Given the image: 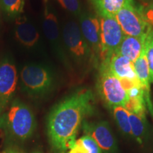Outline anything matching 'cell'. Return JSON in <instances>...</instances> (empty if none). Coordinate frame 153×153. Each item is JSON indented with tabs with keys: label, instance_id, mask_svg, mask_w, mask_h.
<instances>
[{
	"label": "cell",
	"instance_id": "7c38bea8",
	"mask_svg": "<svg viewBox=\"0 0 153 153\" xmlns=\"http://www.w3.org/2000/svg\"><path fill=\"white\" fill-rule=\"evenodd\" d=\"M82 129L85 135L91 137L97 143L101 153H116V140L106 121L89 122L85 120Z\"/></svg>",
	"mask_w": 153,
	"mask_h": 153
},
{
	"label": "cell",
	"instance_id": "4316f807",
	"mask_svg": "<svg viewBox=\"0 0 153 153\" xmlns=\"http://www.w3.org/2000/svg\"><path fill=\"white\" fill-rule=\"evenodd\" d=\"M142 1H145V2H148V1H151V0H142Z\"/></svg>",
	"mask_w": 153,
	"mask_h": 153
},
{
	"label": "cell",
	"instance_id": "6da1fadb",
	"mask_svg": "<svg viewBox=\"0 0 153 153\" xmlns=\"http://www.w3.org/2000/svg\"><path fill=\"white\" fill-rule=\"evenodd\" d=\"M94 111V95L82 88L57 104L46 120V133L51 153H67L76 141L84 121Z\"/></svg>",
	"mask_w": 153,
	"mask_h": 153
},
{
	"label": "cell",
	"instance_id": "52a82bcc",
	"mask_svg": "<svg viewBox=\"0 0 153 153\" xmlns=\"http://www.w3.org/2000/svg\"><path fill=\"white\" fill-rule=\"evenodd\" d=\"M99 19L101 27L100 62H108L116 53L125 34L115 16H99Z\"/></svg>",
	"mask_w": 153,
	"mask_h": 153
},
{
	"label": "cell",
	"instance_id": "8992f818",
	"mask_svg": "<svg viewBox=\"0 0 153 153\" xmlns=\"http://www.w3.org/2000/svg\"><path fill=\"white\" fill-rule=\"evenodd\" d=\"M41 22L43 34L52 52L67 70L72 71L71 62L66 53L58 19L49 6L45 5Z\"/></svg>",
	"mask_w": 153,
	"mask_h": 153
},
{
	"label": "cell",
	"instance_id": "ba28073f",
	"mask_svg": "<svg viewBox=\"0 0 153 153\" xmlns=\"http://www.w3.org/2000/svg\"><path fill=\"white\" fill-rule=\"evenodd\" d=\"M14 38L17 43L28 52L42 53L44 51L43 38L34 23L25 16L15 19Z\"/></svg>",
	"mask_w": 153,
	"mask_h": 153
},
{
	"label": "cell",
	"instance_id": "3957f363",
	"mask_svg": "<svg viewBox=\"0 0 153 153\" xmlns=\"http://www.w3.org/2000/svg\"><path fill=\"white\" fill-rule=\"evenodd\" d=\"M56 74L44 62H27L19 74L22 90L32 98H41L52 91L56 85Z\"/></svg>",
	"mask_w": 153,
	"mask_h": 153
},
{
	"label": "cell",
	"instance_id": "5bb4252c",
	"mask_svg": "<svg viewBox=\"0 0 153 153\" xmlns=\"http://www.w3.org/2000/svg\"><path fill=\"white\" fill-rule=\"evenodd\" d=\"M146 36L142 37H133L125 35L116 53L125 57L131 62H134L140 56L141 53L145 49Z\"/></svg>",
	"mask_w": 153,
	"mask_h": 153
},
{
	"label": "cell",
	"instance_id": "484cf974",
	"mask_svg": "<svg viewBox=\"0 0 153 153\" xmlns=\"http://www.w3.org/2000/svg\"><path fill=\"white\" fill-rule=\"evenodd\" d=\"M31 153H43V152H42L41 151L39 150H33Z\"/></svg>",
	"mask_w": 153,
	"mask_h": 153
},
{
	"label": "cell",
	"instance_id": "7402d4cb",
	"mask_svg": "<svg viewBox=\"0 0 153 153\" xmlns=\"http://www.w3.org/2000/svg\"><path fill=\"white\" fill-rule=\"evenodd\" d=\"M57 1L65 10L76 18L79 16L83 11L79 0H57Z\"/></svg>",
	"mask_w": 153,
	"mask_h": 153
},
{
	"label": "cell",
	"instance_id": "9a60e30c",
	"mask_svg": "<svg viewBox=\"0 0 153 153\" xmlns=\"http://www.w3.org/2000/svg\"><path fill=\"white\" fill-rule=\"evenodd\" d=\"M98 16H115L125 6L135 3V0H89Z\"/></svg>",
	"mask_w": 153,
	"mask_h": 153
},
{
	"label": "cell",
	"instance_id": "d4e9b609",
	"mask_svg": "<svg viewBox=\"0 0 153 153\" xmlns=\"http://www.w3.org/2000/svg\"><path fill=\"white\" fill-rule=\"evenodd\" d=\"M3 153H24L16 145H8L4 150Z\"/></svg>",
	"mask_w": 153,
	"mask_h": 153
},
{
	"label": "cell",
	"instance_id": "ac0fdd59",
	"mask_svg": "<svg viewBox=\"0 0 153 153\" xmlns=\"http://www.w3.org/2000/svg\"><path fill=\"white\" fill-rule=\"evenodd\" d=\"M129 118L131 127V135L137 142L142 143L146 133V116H140L129 112Z\"/></svg>",
	"mask_w": 153,
	"mask_h": 153
},
{
	"label": "cell",
	"instance_id": "2e32d148",
	"mask_svg": "<svg viewBox=\"0 0 153 153\" xmlns=\"http://www.w3.org/2000/svg\"><path fill=\"white\" fill-rule=\"evenodd\" d=\"M133 65L135 74L141 85L144 87L145 91L150 92V68L145 49L143 50L140 56L133 62Z\"/></svg>",
	"mask_w": 153,
	"mask_h": 153
},
{
	"label": "cell",
	"instance_id": "5b68a950",
	"mask_svg": "<svg viewBox=\"0 0 153 153\" xmlns=\"http://www.w3.org/2000/svg\"><path fill=\"white\" fill-rule=\"evenodd\" d=\"M98 69L97 89L101 100L111 108L118 106H125L128 100L127 92L120 79L110 70L108 62H100Z\"/></svg>",
	"mask_w": 153,
	"mask_h": 153
},
{
	"label": "cell",
	"instance_id": "4fadbf2b",
	"mask_svg": "<svg viewBox=\"0 0 153 153\" xmlns=\"http://www.w3.org/2000/svg\"><path fill=\"white\" fill-rule=\"evenodd\" d=\"M108 67L112 73L119 79H128L140 83L135 74L133 62L125 57L115 53L108 61Z\"/></svg>",
	"mask_w": 153,
	"mask_h": 153
},
{
	"label": "cell",
	"instance_id": "e0dca14e",
	"mask_svg": "<svg viewBox=\"0 0 153 153\" xmlns=\"http://www.w3.org/2000/svg\"><path fill=\"white\" fill-rule=\"evenodd\" d=\"M68 153H101L100 148L94 140L88 135H83L76 140Z\"/></svg>",
	"mask_w": 153,
	"mask_h": 153
},
{
	"label": "cell",
	"instance_id": "9c48e42d",
	"mask_svg": "<svg viewBox=\"0 0 153 153\" xmlns=\"http://www.w3.org/2000/svg\"><path fill=\"white\" fill-rule=\"evenodd\" d=\"M115 18L126 36L142 37L148 34L150 29L136 2L123 7L115 15Z\"/></svg>",
	"mask_w": 153,
	"mask_h": 153
},
{
	"label": "cell",
	"instance_id": "d6986e66",
	"mask_svg": "<svg viewBox=\"0 0 153 153\" xmlns=\"http://www.w3.org/2000/svg\"><path fill=\"white\" fill-rule=\"evenodd\" d=\"M25 0H0V8L9 19H16L24 11Z\"/></svg>",
	"mask_w": 153,
	"mask_h": 153
},
{
	"label": "cell",
	"instance_id": "cb8c5ba5",
	"mask_svg": "<svg viewBox=\"0 0 153 153\" xmlns=\"http://www.w3.org/2000/svg\"><path fill=\"white\" fill-rule=\"evenodd\" d=\"M145 102H146L147 110H148V111L150 113L153 119V101L151 99L150 94H146L145 96Z\"/></svg>",
	"mask_w": 153,
	"mask_h": 153
},
{
	"label": "cell",
	"instance_id": "44dd1931",
	"mask_svg": "<svg viewBox=\"0 0 153 153\" xmlns=\"http://www.w3.org/2000/svg\"><path fill=\"white\" fill-rule=\"evenodd\" d=\"M145 51L150 68V83L153 84V28H150L146 36Z\"/></svg>",
	"mask_w": 153,
	"mask_h": 153
},
{
	"label": "cell",
	"instance_id": "8fae6325",
	"mask_svg": "<svg viewBox=\"0 0 153 153\" xmlns=\"http://www.w3.org/2000/svg\"><path fill=\"white\" fill-rule=\"evenodd\" d=\"M77 19L82 34L92 53L95 66L98 67L101 51V27L99 16L83 10Z\"/></svg>",
	"mask_w": 153,
	"mask_h": 153
},
{
	"label": "cell",
	"instance_id": "603a6c76",
	"mask_svg": "<svg viewBox=\"0 0 153 153\" xmlns=\"http://www.w3.org/2000/svg\"><path fill=\"white\" fill-rule=\"evenodd\" d=\"M140 9L145 21L150 28H153V0L145 4H140Z\"/></svg>",
	"mask_w": 153,
	"mask_h": 153
},
{
	"label": "cell",
	"instance_id": "7a4b0ae2",
	"mask_svg": "<svg viewBox=\"0 0 153 153\" xmlns=\"http://www.w3.org/2000/svg\"><path fill=\"white\" fill-rule=\"evenodd\" d=\"M35 114L29 106L14 98L0 115V132L9 145H16L31 138L36 129Z\"/></svg>",
	"mask_w": 153,
	"mask_h": 153
},
{
	"label": "cell",
	"instance_id": "ffe728a7",
	"mask_svg": "<svg viewBox=\"0 0 153 153\" xmlns=\"http://www.w3.org/2000/svg\"><path fill=\"white\" fill-rule=\"evenodd\" d=\"M112 108L114 118L118 127L123 133L131 135V127L128 111L125 107L121 106H115Z\"/></svg>",
	"mask_w": 153,
	"mask_h": 153
},
{
	"label": "cell",
	"instance_id": "277c9868",
	"mask_svg": "<svg viewBox=\"0 0 153 153\" xmlns=\"http://www.w3.org/2000/svg\"><path fill=\"white\" fill-rule=\"evenodd\" d=\"M61 31L70 60H72L77 68L83 71L91 65L95 66L92 53L82 34L77 22L74 20L66 21Z\"/></svg>",
	"mask_w": 153,
	"mask_h": 153
},
{
	"label": "cell",
	"instance_id": "30bf717a",
	"mask_svg": "<svg viewBox=\"0 0 153 153\" xmlns=\"http://www.w3.org/2000/svg\"><path fill=\"white\" fill-rule=\"evenodd\" d=\"M18 72L16 65L9 57L0 59V115L14 99Z\"/></svg>",
	"mask_w": 153,
	"mask_h": 153
}]
</instances>
